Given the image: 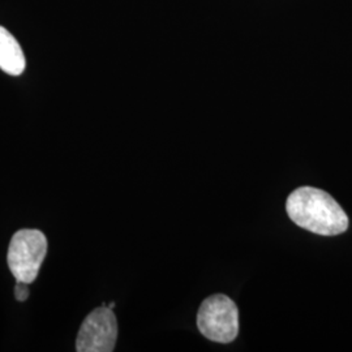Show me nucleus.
Here are the masks:
<instances>
[{"label":"nucleus","instance_id":"obj_1","mask_svg":"<svg viewBox=\"0 0 352 352\" xmlns=\"http://www.w3.org/2000/svg\"><path fill=\"white\" fill-rule=\"evenodd\" d=\"M289 219L317 235L334 236L349 228V217L329 193L314 187L295 189L286 201Z\"/></svg>","mask_w":352,"mask_h":352},{"label":"nucleus","instance_id":"obj_6","mask_svg":"<svg viewBox=\"0 0 352 352\" xmlns=\"http://www.w3.org/2000/svg\"><path fill=\"white\" fill-rule=\"evenodd\" d=\"M14 296L19 302H26L29 298V283L16 280L14 286Z\"/></svg>","mask_w":352,"mask_h":352},{"label":"nucleus","instance_id":"obj_2","mask_svg":"<svg viewBox=\"0 0 352 352\" xmlns=\"http://www.w3.org/2000/svg\"><path fill=\"white\" fill-rule=\"evenodd\" d=\"M197 327L206 340L231 343L239 334V309L235 302L223 294L206 298L197 314Z\"/></svg>","mask_w":352,"mask_h":352},{"label":"nucleus","instance_id":"obj_4","mask_svg":"<svg viewBox=\"0 0 352 352\" xmlns=\"http://www.w3.org/2000/svg\"><path fill=\"white\" fill-rule=\"evenodd\" d=\"M118 338V322L113 309L102 305L84 320L77 334L76 351L111 352Z\"/></svg>","mask_w":352,"mask_h":352},{"label":"nucleus","instance_id":"obj_5","mask_svg":"<svg viewBox=\"0 0 352 352\" xmlns=\"http://www.w3.org/2000/svg\"><path fill=\"white\" fill-rule=\"evenodd\" d=\"M24 51L12 33L0 26V69L11 76H20L25 69Z\"/></svg>","mask_w":352,"mask_h":352},{"label":"nucleus","instance_id":"obj_3","mask_svg":"<svg viewBox=\"0 0 352 352\" xmlns=\"http://www.w3.org/2000/svg\"><path fill=\"white\" fill-rule=\"evenodd\" d=\"M47 253V239L39 230H20L11 239L8 267L16 280L33 283Z\"/></svg>","mask_w":352,"mask_h":352}]
</instances>
